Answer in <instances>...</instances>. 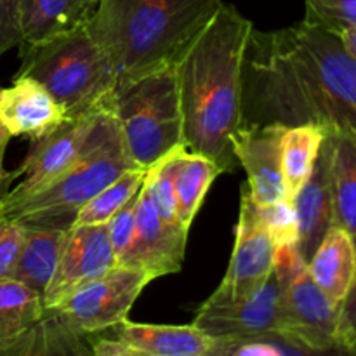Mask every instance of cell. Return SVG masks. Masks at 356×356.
Segmentation results:
<instances>
[{
	"mask_svg": "<svg viewBox=\"0 0 356 356\" xmlns=\"http://www.w3.org/2000/svg\"><path fill=\"white\" fill-rule=\"evenodd\" d=\"M243 122L313 124L356 136V61L339 35L301 21L250 31L243 61Z\"/></svg>",
	"mask_w": 356,
	"mask_h": 356,
	"instance_id": "obj_1",
	"label": "cell"
},
{
	"mask_svg": "<svg viewBox=\"0 0 356 356\" xmlns=\"http://www.w3.org/2000/svg\"><path fill=\"white\" fill-rule=\"evenodd\" d=\"M252 28L222 2L174 61L183 145L209 156L221 172L238 169L233 138L243 125V61Z\"/></svg>",
	"mask_w": 356,
	"mask_h": 356,
	"instance_id": "obj_2",
	"label": "cell"
},
{
	"mask_svg": "<svg viewBox=\"0 0 356 356\" xmlns=\"http://www.w3.org/2000/svg\"><path fill=\"white\" fill-rule=\"evenodd\" d=\"M222 0H99L87 23L118 80L176 61Z\"/></svg>",
	"mask_w": 356,
	"mask_h": 356,
	"instance_id": "obj_3",
	"label": "cell"
},
{
	"mask_svg": "<svg viewBox=\"0 0 356 356\" xmlns=\"http://www.w3.org/2000/svg\"><path fill=\"white\" fill-rule=\"evenodd\" d=\"M19 47L21 68L16 76L38 80L68 117L108 106L113 99L117 75L87 24Z\"/></svg>",
	"mask_w": 356,
	"mask_h": 356,
	"instance_id": "obj_4",
	"label": "cell"
},
{
	"mask_svg": "<svg viewBox=\"0 0 356 356\" xmlns=\"http://www.w3.org/2000/svg\"><path fill=\"white\" fill-rule=\"evenodd\" d=\"M132 169L141 167L129 156L115 122L103 139L47 186L21 198L0 197V212L24 226L68 229L83 205Z\"/></svg>",
	"mask_w": 356,
	"mask_h": 356,
	"instance_id": "obj_5",
	"label": "cell"
},
{
	"mask_svg": "<svg viewBox=\"0 0 356 356\" xmlns=\"http://www.w3.org/2000/svg\"><path fill=\"white\" fill-rule=\"evenodd\" d=\"M111 104L125 149L141 169H149L165 153L183 145L174 63L118 80Z\"/></svg>",
	"mask_w": 356,
	"mask_h": 356,
	"instance_id": "obj_6",
	"label": "cell"
},
{
	"mask_svg": "<svg viewBox=\"0 0 356 356\" xmlns=\"http://www.w3.org/2000/svg\"><path fill=\"white\" fill-rule=\"evenodd\" d=\"M273 271L282 291L277 332L309 355L341 353L337 344L339 306L315 284L298 245L277 247Z\"/></svg>",
	"mask_w": 356,
	"mask_h": 356,
	"instance_id": "obj_7",
	"label": "cell"
},
{
	"mask_svg": "<svg viewBox=\"0 0 356 356\" xmlns=\"http://www.w3.org/2000/svg\"><path fill=\"white\" fill-rule=\"evenodd\" d=\"M152 280V275L139 268L117 264L101 277L80 285L49 312L70 336L82 341L127 320L136 299Z\"/></svg>",
	"mask_w": 356,
	"mask_h": 356,
	"instance_id": "obj_8",
	"label": "cell"
},
{
	"mask_svg": "<svg viewBox=\"0 0 356 356\" xmlns=\"http://www.w3.org/2000/svg\"><path fill=\"white\" fill-rule=\"evenodd\" d=\"M115 122L113 104L110 103L108 106L68 117L54 131L35 139L21 167L13 172V177L21 176V183L2 197L21 198L47 186L103 139Z\"/></svg>",
	"mask_w": 356,
	"mask_h": 356,
	"instance_id": "obj_9",
	"label": "cell"
},
{
	"mask_svg": "<svg viewBox=\"0 0 356 356\" xmlns=\"http://www.w3.org/2000/svg\"><path fill=\"white\" fill-rule=\"evenodd\" d=\"M275 252L277 247L261 221L249 186L243 183L229 266L219 287L207 301L236 302L256 294L273 273Z\"/></svg>",
	"mask_w": 356,
	"mask_h": 356,
	"instance_id": "obj_10",
	"label": "cell"
},
{
	"mask_svg": "<svg viewBox=\"0 0 356 356\" xmlns=\"http://www.w3.org/2000/svg\"><path fill=\"white\" fill-rule=\"evenodd\" d=\"M188 233L186 228L172 225L160 216L148 186L143 183L134 235L118 264L139 268L152 275L153 280L177 273L183 266Z\"/></svg>",
	"mask_w": 356,
	"mask_h": 356,
	"instance_id": "obj_11",
	"label": "cell"
},
{
	"mask_svg": "<svg viewBox=\"0 0 356 356\" xmlns=\"http://www.w3.org/2000/svg\"><path fill=\"white\" fill-rule=\"evenodd\" d=\"M117 266L108 225H76L68 228L65 249L59 257L47 291L45 309H52L75 289Z\"/></svg>",
	"mask_w": 356,
	"mask_h": 356,
	"instance_id": "obj_12",
	"label": "cell"
},
{
	"mask_svg": "<svg viewBox=\"0 0 356 356\" xmlns=\"http://www.w3.org/2000/svg\"><path fill=\"white\" fill-rule=\"evenodd\" d=\"M280 282L275 271L250 298L236 302L205 301L193 325L212 339H238L277 332L280 318Z\"/></svg>",
	"mask_w": 356,
	"mask_h": 356,
	"instance_id": "obj_13",
	"label": "cell"
},
{
	"mask_svg": "<svg viewBox=\"0 0 356 356\" xmlns=\"http://www.w3.org/2000/svg\"><path fill=\"white\" fill-rule=\"evenodd\" d=\"M280 124H247L233 138L238 165L247 172V186L257 205L273 204L287 198L282 174V136Z\"/></svg>",
	"mask_w": 356,
	"mask_h": 356,
	"instance_id": "obj_14",
	"label": "cell"
},
{
	"mask_svg": "<svg viewBox=\"0 0 356 356\" xmlns=\"http://www.w3.org/2000/svg\"><path fill=\"white\" fill-rule=\"evenodd\" d=\"M66 118L65 108L31 76H14L13 87L0 90V122L10 136H26L35 141Z\"/></svg>",
	"mask_w": 356,
	"mask_h": 356,
	"instance_id": "obj_15",
	"label": "cell"
},
{
	"mask_svg": "<svg viewBox=\"0 0 356 356\" xmlns=\"http://www.w3.org/2000/svg\"><path fill=\"white\" fill-rule=\"evenodd\" d=\"M330 153H332V145H330V138L327 134L318 156H316L312 176L308 177L305 186L298 191L292 200L299 222L298 249L306 263L312 259L325 233L336 225Z\"/></svg>",
	"mask_w": 356,
	"mask_h": 356,
	"instance_id": "obj_16",
	"label": "cell"
},
{
	"mask_svg": "<svg viewBox=\"0 0 356 356\" xmlns=\"http://www.w3.org/2000/svg\"><path fill=\"white\" fill-rule=\"evenodd\" d=\"M136 356H211L214 339L191 325H155L124 320L113 327Z\"/></svg>",
	"mask_w": 356,
	"mask_h": 356,
	"instance_id": "obj_17",
	"label": "cell"
},
{
	"mask_svg": "<svg viewBox=\"0 0 356 356\" xmlns=\"http://www.w3.org/2000/svg\"><path fill=\"white\" fill-rule=\"evenodd\" d=\"M99 0H19V45H33L89 23Z\"/></svg>",
	"mask_w": 356,
	"mask_h": 356,
	"instance_id": "obj_18",
	"label": "cell"
},
{
	"mask_svg": "<svg viewBox=\"0 0 356 356\" xmlns=\"http://www.w3.org/2000/svg\"><path fill=\"white\" fill-rule=\"evenodd\" d=\"M356 270L355 236L334 225L325 233L315 254L308 261V271L315 284L339 306L348 294Z\"/></svg>",
	"mask_w": 356,
	"mask_h": 356,
	"instance_id": "obj_19",
	"label": "cell"
},
{
	"mask_svg": "<svg viewBox=\"0 0 356 356\" xmlns=\"http://www.w3.org/2000/svg\"><path fill=\"white\" fill-rule=\"evenodd\" d=\"M66 236L68 229L23 225V242L13 280L44 296L58 268Z\"/></svg>",
	"mask_w": 356,
	"mask_h": 356,
	"instance_id": "obj_20",
	"label": "cell"
},
{
	"mask_svg": "<svg viewBox=\"0 0 356 356\" xmlns=\"http://www.w3.org/2000/svg\"><path fill=\"white\" fill-rule=\"evenodd\" d=\"M330 174H332L336 225L356 235V136L330 132Z\"/></svg>",
	"mask_w": 356,
	"mask_h": 356,
	"instance_id": "obj_21",
	"label": "cell"
},
{
	"mask_svg": "<svg viewBox=\"0 0 356 356\" xmlns=\"http://www.w3.org/2000/svg\"><path fill=\"white\" fill-rule=\"evenodd\" d=\"M325 138V129L320 125L305 124L285 129L282 136V174L289 200H294L312 176Z\"/></svg>",
	"mask_w": 356,
	"mask_h": 356,
	"instance_id": "obj_22",
	"label": "cell"
},
{
	"mask_svg": "<svg viewBox=\"0 0 356 356\" xmlns=\"http://www.w3.org/2000/svg\"><path fill=\"white\" fill-rule=\"evenodd\" d=\"M221 169L209 156L200 153L184 152L177 167L176 181V214L177 221L190 232L197 212L200 211L209 188L219 176Z\"/></svg>",
	"mask_w": 356,
	"mask_h": 356,
	"instance_id": "obj_23",
	"label": "cell"
},
{
	"mask_svg": "<svg viewBox=\"0 0 356 356\" xmlns=\"http://www.w3.org/2000/svg\"><path fill=\"white\" fill-rule=\"evenodd\" d=\"M146 170L132 169L122 174L120 177L108 184L104 190H101L89 204L83 205L76 214L72 226L76 225H108L115 212L127 204L145 183ZM70 226V228H72Z\"/></svg>",
	"mask_w": 356,
	"mask_h": 356,
	"instance_id": "obj_24",
	"label": "cell"
},
{
	"mask_svg": "<svg viewBox=\"0 0 356 356\" xmlns=\"http://www.w3.org/2000/svg\"><path fill=\"white\" fill-rule=\"evenodd\" d=\"M309 355L301 346L285 339L278 332L259 336L238 337V339H214L211 356H289Z\"/></svg>",
	"mask_w": 356,
	"mask_h": 356,
	"instance_id": "obj_25",
	"label": "cell"
},
{
	"mask_svg": "<svg viewBox=\"0 0 356 356\" xmlns=\"http://www.w3.org/2000/svg\"><path fill=\"white\" fill-rule=\"evenodd\" d=\"M302 21L339 35L356 26V0H306Z\"/></svg>",
	"mask_w": 356,
	"mask_h": 356,
	"instance_id": "obj_26",
	"label": "cell"
},
{
	"mask_svg": "<svg viewBox=\"0 0 356 356\" xmlns=\"http://www.w3.org/2000/svg\"><path fill=\"white\" fill-rule=\"evenodd\" d=\"M259 218L266 226L275 247L298 245L299 222L296 214L294 202L289 198L273 202V204L257 205Z\"/></svg>",
	"mask_w": 356,
	"mask_h": 356,
	"instance_id": "obj_27",
	"label": "cell"
},
{
	"mask_svg": "<svg viewBox=\"0 0 356 356\" xmlns=\"http://www.w3.org/2000/svg\"><path fill=\"white\" fill-rule=\"evenodd\" d=\"M139 193H141V190H139L127 204L122 205V207L115 212L113 218L108 221V232H110V240L111 245H113L115 257H117V264L118 261L124 257L125 250L131 245L132 235H134L136 221H138Z\"/></svg>",
	"mask_w": 356,
	"mask_h": 356,
	"instance_id": "obj_28",
	"label": "cell"
},
{
	"mask_svg": "<svg viewBox=\"0 0 356 356\" xmlns=\"http://www.w3.org/2000/svg\"><path fill=\"white\" fill-rule=\"evenodd\" d=\"M23 242V225L0 212V282L13 280Z\"/></svg>",
	"mask_w": 356,
	"mask_h": 356,
	"instance_id": "obj_29",
	"label": "cell"
},
{
	"mask_svg": "<svg viewBox=\"0 0 356 356\" xmlns=\"http://www.w3.org/2000/svg\"><path fill=\"white\" fill-rule=\"evenodd\" d=\"M356 245V235H355ZM337 344L341 353L356 355V270L348 294L344 296L337 313Z\"/></svg>",
	"mask_w": 356,
	"mask_h": 356,
	"instance_id": "obj_30",
	"label": "cell"
},
{
	"mask_svg": "<svg viewBox=\"0 0 356 356\" xmlns=\"http://www.w3.org/2000/svg\"><path fill=\"white\" fill-rule=\"evenodd\" d=\"M19 44V0H0V56Z\"/></svg>",
	"mask_w": 356,
	"mask_h": 356,
	"instance_id": "obj_31",
	"label": "cell"
},
{
	"mask_svg": "<svg viewBox=\"0 0 356 356\" xmlns=\"http://www.w3.org/2000/svg\"><path fill=\"white\" fill-rule=\"evenodd\" d=\"M90 353L97 356H136L134 351L115 334L113 337H96L90 341Z\"/></svg>",
	"mask_w": 356,
	"mask_h": 356,
	"instance_id": "obj_32",
	"label": "cell"
},
{
	"mask_svg": "<svg viewBox=\"0 0 356 356\" xmlns=\"http://www.w3.org/2000/svg\"><path fill=\"white\" fill-rule=\"evenodd\" d=\"M10 138H13V136H10V132L7 131L6 125L0 122V188L6 186L10 179H14L13 172H7V170L3 169V153H6L7 143H9Z\"/></svg>",
	"mask_w": 356,
	"mask_h": 356,
	"instance_id": "obj_33",
	"label": "cell"
},
{
	"mask_svg": "<svg viewBox=\"0 0 356 356\" xmlns=\"http://www.w3.org/2000/svg\"><path fill=\"white\" fill-rule=\"evenodd\" d=\"M339 38L341 42H343L344 49L353 56V59L356 61V26H351L348 28V30H344L343 33H339Z\"/></svg>",
	"mask_w": 356,
	"mask_h": 356,
	"instance_id": "obj_34",
	"label": "cell"
},
{
	"mask_svg": "<svg viewBox=\"0 0 356 356\" xmlns=\"http://www.w3.org/2000/svg\"><path fill=\"white\" fill-rule=\"evenodd\" d=\"M0 90H2V89H0Z\"/></svg>",
	"mask_w": 356,
	"mask_h": 356,
	"instance_id": "obj_35",
	"label": "cell"
}]
</instances>
